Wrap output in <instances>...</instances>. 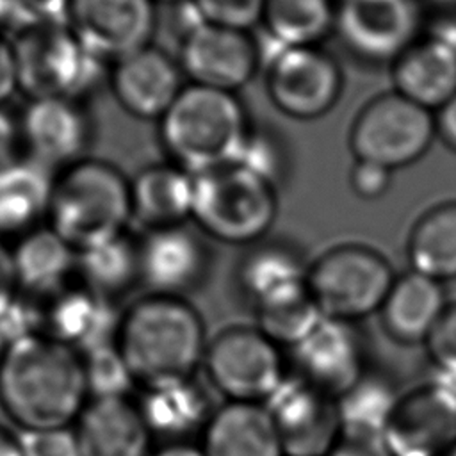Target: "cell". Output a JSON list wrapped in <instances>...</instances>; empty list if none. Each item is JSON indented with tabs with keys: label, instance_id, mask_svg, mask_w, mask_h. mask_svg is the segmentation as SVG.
<instances>
[{
	"label": "cell",
	"instance_id": "6da1fadb",
	"mask_svg": "<svg viewBox=\"0 0 456 456\" xmlns=\"http://www.w3.org/2000/svg\"><path fill=\"white\" fill-rule=\"evenodd\" d=\"M89 397L84 358L50 335L5 349L0 365V403L21 429L69 426Z\"/></svg>",
	"mask_w": 456,
	"mask_h": 456
},
{
	"label": "cell",
	"instance_id": "7a4b0ae2",
	"mask_svg": "<svg viewBox=\"0 0 456 456\" xmlns=\"http://www.w3.org/2000/svg\"><path fill=\"white\" fill-rule=\"evenodd\" d=\"M137 383L192 378L207 353L205 326L183 297L148 294L121 317L116 340Z\"/></svg>",
	"mask_w": 456,
	"mask_h": 456
},
{
	"label": "cell",
	"instance_id": "3957f363",
	"mask_svg": "<svg viewBox=\"0 0 456 456\" xmlns=\"http://www.w3.org/2000/svg\"><path fill=\"white\" fill-rule=\"evenodd\" d=\"M235 93L191 84L160 118V141L173 164L191 175L239 162L249 139Z\"/></svg>",
	"mask_w": 456,
	"mask_h": 456
},
{
	"label": "cell",
	"instance_id": "277c9868",
	"mask_svg": "<svg viewBox=\"0 0 456 456\" xmlns=\"http://www.w3.org/2000/svg\"><path fill=\"white\" fill-rule=\"evenodd\" d=\"M48 219L77 251L105 242L132 219L130 182L107 162L80 160L53 182Z\"/></svg>",
	"mask_w": 456,
	"mask_h": 456
},
{
	"label": "cell",
	"instance_id": "5b68a950",
	"mask_svg": "<svg viewBox=\"0 0 456 456\" xmlns=\"http://www.w3.org/2000/svg\"><path fill=\"white\" fill-rule=\"evenodd\" d=\"M274 217L273 182L242 162L194 175L191 219L207 235L228 244L255 242Z\"/></svg>",
	"mask_w": 456,
	"mask_h": 456
},
{
	"label": "cell",
	"instance_id": "8992f818",
	"mask_svg": "<svg viewBox=\"0 0 456 456\" xmlns=\"http://www.w3.org/2000/svg\"><path fill=\"white\" fill-rule=\"evenodd\" d=\"M18 87L36 98L80 100L96 87L102 59L89 53L68 25H37L14 32L11 43Z\"/></svg>",
	"mask_w": 456,
	"mask_h": 456
},
{
	"label": "cell",
	"instance_id": "52a82bcc",
	"mask_svg": "<svg viewBox=\"0 0 456 456\" xmlns=\"http://www.w3.org/2000/svg\"><path fill=\"white\" fill-rule=\"evenodd\" d=\"M394 280L390 264L363 246L333 248L306 274L310 294L322 315L349 322L379 314Z\"/></svg>",
	"mask_w": 456,
	"mask_h": 456
},
{
	"label": "cell",
	"instance_id": "ba28073f",
	"mask_svg": "<svg viewBox=\"0 0 456 456\" xmlns=\"http://www.w3.org/2000/svg\"><path fill=\"white\" fill-rule=\"evenodd\" d=\"M435 134V114L392 91L372 98L358 112L349 144L356 160L394 171L419 160Z\"/></svg>",
	"mask_w": 456,
	"mask_h": 456
},
{
	"label": "cell",
	"instance_id": "9c48e42d",
	"mask_svg": "<svg viewBox=\"0 0 456 456\" xmlns=\"http://www.w3.org/2000/svg\"><path fill=\"white\" fill-rule=\"evenodd\" d=\"M203 365L210 383L235 403H265L289 374L281 347L248 326H232L214 337Z\"/></svg>",
	"mask_w": 456,
	"mask_h": 456
},
{
	"label": "cell",
	"instance_id": "30bf717a",
	"mask_svg": "<svg viewBox=\"0 0 456 456\" xmlns=\"http://www.w3.org/2000/svg\"><path fill=\"white\" fill-rule=\"evenodd\" d=\"M340 91V68L321 46L276 48L267 69V93L285 116L315 119L337 103Z\"/></svg>",
	"mask_w": 456,
	"mask_h": 456
},
{
	"label": "cell",
	"instance_id": "8fae6325",
	"mask_svg": "<svg viewBox=\"0 0 456 456\" xmlns=\"http://www.w3.org/2000/svg\"><path fill=\"white\" fill-rule=\"evenodd\" d=\"M289 353V372L333 399L353 387L370 369L362 331L356 322L342 319L322 317Z\"/></svg>",
	"mask_w": 456,
	"mask_h": 456
},
{
	"label": "cell",
	"instance_id": "7c38bea8",
	"mask_svg": "<svg viewBox=\"0 0 456 456\" xmlns=\"http://www.w3.org/2000/svg\"><path fill=\"white\" fill-rule=\"evenodd\" d=\"M262 404L274 422L285 456H328L342 435L335 399L292 372Z\"/></svg>",
	"mask_w": 456,
	"mask_h": 456
},
{
	"label": "cell",
	"instance_id": "4fadbf2b",
	"mask_svg": "<svg viewBox=\"0 0 456 456\" xmlns=\"http://www.w3.org/2000/svg\"><path fill=\"white\" fill-rule=\"evenodd\" d=\"M153 0H71L68 27L102 61H118L148 46L155 32Z\"/></svg>",
	"mask_w": 456,
	"mask_h": 456
},
{
	"label": "cell",
	"instance_id": "5bb4252c",
	"mask_svg": "<svg viewBox=\"0 0 456 456\" xmlns=\"http://www.w3.org/2000/svg\"><path fill=\"white\" fill-rule=\"evenodd\" d=\"M420 20L419 0H344L335 30L358 57L394 62L419 39Z\"/></svg>",
	"mask_w": 456,
	"mask_h": 456
},
{
	"label": "cell",
	"instance_id": "9a60e30c",
	"mask_svg": "<svg viewBox=\"0 0 456 456\" xmlns=\"http://www.w3.org/2000/svg\"><path fill=\"white\" fill-rule=\"evenodd\" d=\"M385 442L392 456H445L456 447V395L431 378L404 392Z\"/></svg>",
	"mask_w": 456,
	"mask_h": 456
},
{
	"label": "cell",
	"instance_id": "2e32d148",
	"mask_svg": "<svg viewBox=\"0 0 456 456\" xmlns=\"http://www.w3.org/2000/svg\"><path fill=\"white\" fill-rule=\"evenodd\" d=\"M258 48L246 30L198 23L178 48V64L192 84L235 93L258 68Z\"/></svg>",
	"mask_w": 456,
	"mask_h": 456
},
{
	"label": "cell",
	"instance_id": "e0dca14e",
	"mask_svg": "<svg viewBox=\"0 0 456 456\" xmlns=\"http://www.w3.org/2000/svg\"><path fill=\"white\" fill-rule=\"evenodd\" d=\"M20 125L28 157L48 169L84 160L93 144L94 126L80 100H30Z\"/></svg>",
	"mask_w": 456,
	"mask_h": 456
},
{
	"label": "cell",
	"instance_id": "ac0fdd59",
	"mask_svg": "<svg viewBox=\"0 0 456 456\" xmlns=\"http://www.w3.org/2000/svg\"><path fill=\"white\" fill-rule=\"evenodd\" d=\"M208 260L201 235L185 223L148 230L139 240V281L150 294L182 297L203 283Z\"/></svg>",
	"mask_w": 456,
	"mask_h": 456
},
{
	"label": "cell",
	"instance_id": "d6986e66",
	"mask_svg": "<svg viewBox=\"0 0 456 456\" xmlns=\"http://www.w3.org/2000/svg\"><path fill=\"white\" fill-rule=\"evenodd\" d=\"M109 82L119 107L137 119H160L183 89L180 64L151 45L114 61Z\"/></svg>",
	"mask_w": 456,
	"mask_h": 456
},
{
	"label": "cell",
	"instance_id": "ffe728a7",
	"mask_svg": "<svg viewBox=\"0 0 456 456\" xmlns=\"http://www.w3.org/2000/svg\"><path fill=\"white\" fill-rule=\"evenodd\" d=\"M46 335L87 354L116 344L121 317L112 299L80 285L66 287L45 303Z\"/></svg>",
	"mask_w": 456,
	"mask_h": 456
},
{
	"label": "cell",
	"instance_id": "44dd1931",
	"mask_svg": "<svg viewBox=\"0 0 456 456\" xmlns=\"http://www.w3.org/2000/svg\"><path fill=\"white\" fill-rule=\"evenodd\" d=\"M82 456H150L151 433L128 397L91 399L75 426Z\"/></svg>",
	"mask_w": 456,
	"mask_h": 456
},
{
	"label": "cell",
	"instance_id": "7402d4cb",
	"mask_svg": "<svg viewBox=\"0 0 456 456\" xmlns=\"http://www.w3.org/2000/svg\"><path fill=\"white\" fill-rule=\"evenodd\" d=\"M137 406L151 436L166 444L191 442L203 435L214 413L205 388L194 376L144 387Z\"/></svg>",
	"mask_w": 456,
	"mask_h": 456
},
{
	"label": "cell",
	"instance_id": "603a6c76",
	"mask_svg": "<svg viewBox=\"0 0 456 456\" xmlns=\"http://www.w3.org/2000/svg\"><path fill=\"white\" fill-rule=\"evenodd\" d=\"M394 91L438 110L456 94V48L431 36L413 41L392 62Z\"/></svg>",
	"mask_w": 456,
	"mask_h": 456
},
{
	"label": "cell",
	"instance_id": "cb8c5ba5",
	"mask_svg": "<svg viewBox=\"0 0 456 456\" xmlns=\"http://www.w3.org/2000/svg\"><path fill=\"white\" fill-rule=\"evenodd\" d=\"M449 303L444 283L417 271L397 276L379 310L381 322L397 344H424Z\"/></svg>",
	"mask_w": 456,
	"mask_h": 456
},
{
	"label": "cell",
	"instance_id": "d4e9b609",
	"mask_svg": "<svg viewBox=\"0 0 456 456\" xmlns=\"http://www.w3.org/2000/svg\"><path fill=\"white\" fill-rule=\"evenodd\" d=\"M201 449L207 456H285L274 422L260 403L226 401L214 410Z\"/></svg>",
	"mask_w": 456,
	"mask_h": 456
},
{
	"label": "cell",
	"instance_id": "484cf974",
	"mask_svg": "<svg viewBox=\"0 0 456 456\" xmlns=\"http://www.w3.org/2000/svg\"><path fill=\"white\" fill-rule=\"evenodd\" d=\"M11 253L18 290L39 299H50L69 287L77 273V249L50 226L21 235Z\"/></svg>",
	"mask_w": 456,
	"mask_h": 456
},
{
	"label": "cell",
	"instance_id": "4316f807",
	"mask_svg": "<svg viewBox=\"0 0 456 456\" xmlns=\"http://www.w3.org/2000/svg\"><path fill=\"white\" fill-rule=\"evenodd\" d=\"M194 175L176 164H155L130 182L132 219L148 230L183 224L192 212Z\"/></svg>",
	"mask_w": 456,
	"mask_h": 456
},
{
	"label": "cell",
	"instance_id": "83f0119b",
	"mask_svg": "<svg viewBox=\"0 0 456 456\" xmlns=\"http://www.w3.org/2000/svg\"><path fill=\"white\" fill-rule=\"evenodd\" d=\"M50 171L30 157L0 166V239L39 228L50 210L55 182Z\"/></svg>",
	"mask_w": 456,
	"mask_h": 456
},
{
	"label": "cell",
	"instance_id": "f1b7e54d",
	"mask_svg": "<svg viewBox=\"0 0 456 456\" xmlns=\"http://www.w3.org/2000/svg\"><path fill=\"white\" fill-rule=\"evenodd\" d=\"M401 395L388 374L369 369L335 399L342 435L385 438Z\"/></svg>",
	"mask_w": 456,
	"mask_h": 456
},
{
	"label": "cell",
	"instance_id": "f546056e",
	"mask_svg": "<svg viewBox=\"0 0 456 456\" xmlns=\"http://www.w3.org/2000/svg\"><path fill=\"white\" fill-rule=\"evenodd\" d=\"M337 0H265L260 25L278 48L319 46L337 28Z\"/></svg>",
	"mask_w": 456,
	"mask_h": 456
},
{
	"label": "cell",
	"instance_id": "4dcf8cb0",
	"mask_svg": "<svg viewBox=\"0 0 456 456\" xmlns=\"http://www.w3.org/2000/svg\"><path fill=\"white\" fill-rule=\"evenodd\" d=\"M80 283L100 296L114 299L139 281V240L126 232L77 251Z\"/></svg>",
	"mask_w": 456,
	"mask_h": 456
},
{
	"label": "cell",
	"instance_id": "1f68e13d",
	"mask_svg": "<svg viewBox=\"0 0 456 456\" xmlns=\"http://www.w3.org/2000/svg\"><path fill=\"white\" fill-rule=\"evenodd\" d=\"M411 271L436 281L456 280V203H444L426 212L408 240Z\"/></svg>",
	"mask_w": 456,
	"mask_h": 456
},
{
	"label": "cell",
	"instance_id": "d6a6232c",
	"mask_svg": "<svg viewBox=\"0 0 456 456\" xmlns=\"http://www.w3.org/2000/svg\"><path fill=\"white\" fill-rule=\"evenodd\" d=\"M308 269L283 246L253 249L239 267V287L255 306L306 285Z\"/></svg>",
	"mask_w": 456,
	"mask_h": 456
},
{
	"label": "cell",
	"instance_id": "836d02e7",
	"mask_svg": "<svg viewBox=\"0 0 456 456\" xmlns=\"http://www.w3.org/2000/svg\"><path fill=\"white\" fill-rule=\"evenodd\" d=\"M255 312L256 328L274 344L289 349L303 340L324 317L310 294L308 283L255 306Z\"/></svg>",
	"mask_w": 456,
	"mask_h": 456
},
{
	"label": "cell",
	"instance_id": "e575fe53",
	"mask_svg": "<svg viewBox=\"0 0 456 456\" xmlns=\"http://www.w3.org/2000/svg\"><path fill=\"white\" fill-rule=\"evenodd\" d=\"M82 358L91 399L128 397L137 379L118 344L103 346Z\"/></svg>",
	"mask_w": 456,
	"mask_h": 456
},
{
	"label": "cell",
	"instance_id": "d590c367",
	"mask_svg": "<svg viewBox=\"0 0 456 456\" xmlns=\"http://www.w3.org/2000/svg\"><path fill=\"white\" fill-rule=\"evenodd\" d=\"M46 333V310L39 297L21 290L0 312V338L9 347L16 342Z\"/></svg>",
	"mask_w": 456,
	"mask_h": 456
},
{
	"label": "cell",
	"instance_id": "8d00e7d4",
	"mask_svg": "<svg viewBox=\"0 0 456 456\" xmlns=\"http://www.w3.org/2000/svg\"><path fill=\"white\" fill-rule=\"evenodd\" d=\"M203 21L249 30L262 21L265 0H191Z\"/></svg>",
	"mask_w": 456,
	"mask_h": 456
},
{
	"label": "cell",
	"instance_id": "74e56055",
	"mask_svg": "<svg viewBox=\"0 0 456 456\" xmlns=\"http://www.w3.org/2000/svg\"><path fill=\"white\" fill-rule=\"evenodd\" d=\"M23 456H82L75 428L21 429L18 433Z\"/></svg>",
	"mask_w": 456,
	"mask_h": 456
},
{
	"label": "cell",
	"instance_id": "f35d334b",
	"mask_svg": "<svg viewBox=\"0 0 456 456\" xmlns=\"http://www.w3.org/2000/svg\"><path fill=\"white\" fill-rule=\"evenodd\" d=\"M433 369L456 372V305H449L424 342Z\"/></svg>",
	"mask_w": 456,
	"mask_h": 456
},
{
	"label": "cell",
	"instance_id": "ab89813d",
	"mask_svg": "<svg viewBox=\"0 0 456 456\" xmlns=\"http://www.w3.org/2000/svg\"><path fill=\"white\" fill-rule=\"evenodd\" d=\"M71 0H18L12 30L37 25H68Z\"/></svg>",
	"mask_w": 456,
	"mask_h": 456
},
{
	"label": "cell",
	"instance_id": "60d3db41",
	"mask_svg": "<svg viewBox=\"0 0 456 456\" xmlns=\"http://www.w3.org/2000/svg\"><path fill=\"white\" fill-rule=\"evenodd\" d=\"M392 171L367 160H356L351 169V187L362 200H378L390 185Z\"/></svg>",
	"mask_w": 456,
	"mask_h": 456
},
{
	"label": "cell",
	"instance_id": "b9f144b4",
	"mask_svg": "<svg viewBox=\"0 0 456 456\" xmlns=\"http://www.w3.org/2000/svg\"><path fill=\"white\" fill-rule=\"evenodd\" d=\"M328 456H392L385 438L340 435Z\"/></svg>",
	"mask_w": 456,
	"mask_h": 456
},
{
	"label": "cell",
	"instance_id": "7bdbcfd3",
	"mask_svg": "<svg viewBox=\"0 0 456 456\" xmlns=\"http://www.w3.org/2000/svg\"><path fill=\"white\" fill-rule=\"evenodd\" d=\"M21 146L23 137L20 119L0 105V166L18 160Z\"/></svg>",
	"mask_w": 456,
	"mask_h": 456
},
{
	"label": "cell",
	"instance_id": "ee69618b",
	"mask_svg": "<svg viewBox=\"0 0 456 456\" xmlns=\"http://www.w3.org/2000/svg\"><path fill=\"white\" fill-rule=\"evenodd\" d=\"M18 87L16 61L11 43L0 39V105H4Z\"/></svg>",
	"mask_w": 456,
	"mask_h": 456
},
{
	"label": "cell",
	"instance_id": "f6af8a7d",
	"mask_svg": "<svg viewBox=\"0 0 456 456\" xmlns=\"http://www.w3.org/2000/svg\"><path fill=\"white\" fill-rule=\"evenodd\" d=\"M18 292V281L11 249L0 239V312Z\"/></svg>",
	"mask_w": 456,
	"mask_h": 456
},
{
	"label": "cell",
	"instance_id": "bcb514c9",
	"mask_svg": "<svg viewBox=\"0 0 456 456\" xmlns=\"http://www.w3.org/2000/svg\"><path fill=\"white\" fill-rule=\"evenodd\" d=\"M435 126L442 141L456 151V94L436 110Z\"/></svg>",
	"mask_w": 456,
	"mask_h": 456
},
{
	"label": "cell",
	"instance_id": "7dc6e473",
	"mask_svg": "<svg viewBox=\"0 0 456 456\" xmlns=\"http://www.w3.org/2000/svg\"><path fill=\"white\" fill-rule=\"evenodd\" d=\"M150 456H207L201 445H194L192 442H180V444H164Z\"/></svg>",
	"mask_w": 456,
	"mask_h": 456
},
{
	"label": "cell",
	"instance_id": "c3c4849f",
	"mask_svg": "<svg viewBox=\"0 0 456 456\" xmlns=\"http://www.w3.org/2000/svg\"><path fill=\"white\" fill-rule=\"evenodd\" d=\"M0 456H23L18 435L0 428Z\"/></svg>",
	"mask_w": 456,
	"mask_h": 456
},
{
	"label": "cell",
	"instance_id": "681fc988",
	"mask_svg": "<svg viewBox=\"0 0 456 456\" xmlns=\"http://www.w3.org/2000/svg\"><path fill=\"white\" fill-rule=\"evenodd\" d=\"M18 0H0V27H12Z\"/></svg>",
	"mask_w": 456,
	"mask_h": 456
},
{
	"label": "cell",
	"instance_id": "f907efd6",
	"mask_svg": "<svg viewBox=\"0 0 456 456\" xmlns=\"http://www.w3.org/2000/svg\"><path fill=\"white\" fill-rule=\"evenodd\" d=\"M5 349H7V346H5L4 340L0 338V365H2V360H4V354H5Z\"/></svg>",
	"mask_w": 456,
	"mask_h": 456
},
{
	"label": "cell",
	"instance_id": "816d5d0a",
	"mask_svg": "<svg viewBox=\"0 0 456 456\" xmlns=\"http://www.w3.org/2000/svg\"><path fill=\"white\" fill-rule=\"evenodd\" d=\"M153 2H159V4L166 5V4H178V2H185V0H153Z\"/></svg>",
	"mask_w": 456,
	"mask_h": 456
},
{
	"label": "cell",
	"instance_id": "f5cc1de1",
	"mask_svg": "<svg viewBox=\"0 0 456 456\" xmlns=\"http://www.w3.org/2000/svg\"><path fill=\"white\" fill-rule=\"evenodd\" d=\"M445 456H456V447H454V449H452V451H449V452H447V454H445Z\"/></svg>",
	"mask_w": 456,
	"mask_h": 456
}]
</instances>
